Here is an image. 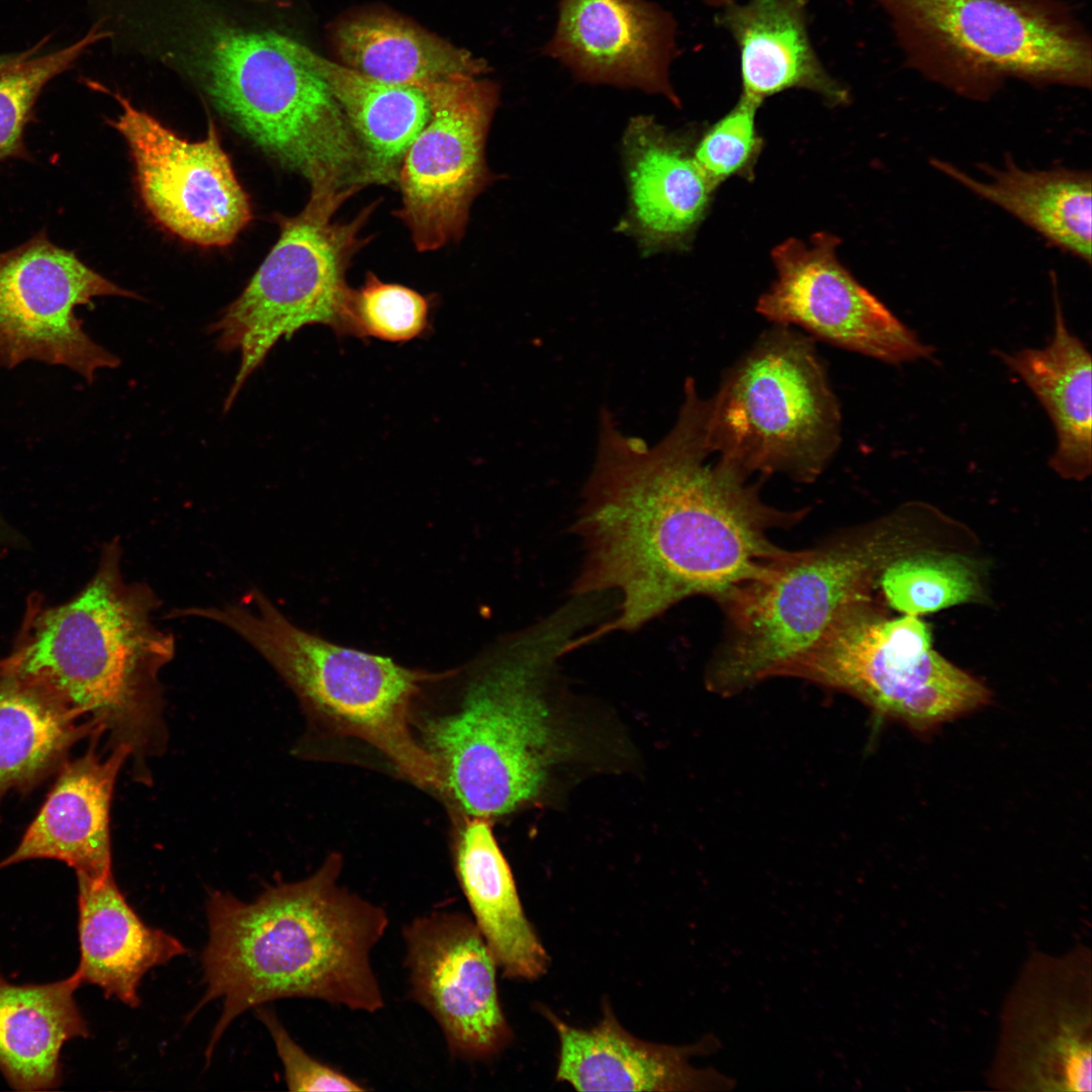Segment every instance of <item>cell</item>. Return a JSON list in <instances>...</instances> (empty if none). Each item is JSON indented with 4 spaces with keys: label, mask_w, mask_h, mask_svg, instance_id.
<instances>
[{
    "label": "cell",
    "mask_w": 1092,
    "mask_h": 1092,
    "mask_svg": "<svg viewBox=\"0 0 1092 1092\" xmlns=\"http://www.w3.org/2000/svg\"><path fill=\"white\" fill-rule=\"evenodd\" d=\"M671 430L655 445L621 432L600 413L595 463L574 524L583 559L572 595L611 594L616 615L597 627L636 631L693 596L722 603L792 551L769 532L803 512L761 500L758 486L712 454L706 398L693 379Z\"/></svg>",
    "instance_id": "cell-1"
},
{
    "label": "cell",
    "mask_w": 1092,
    "mask_h": 1092,
    "mask_svg": "<svg viewBox=\"0 0 1092 1092\" xmlns=\"http://www.w3.org/2000/svg\"><path fill=\"white\" fill-rule=\"evenodd\" d=\"M593 624L590 609L571 599L457 668L461 689L446 708L414 710L442 796L462 816L492 820L533 803L569 755L551 696L555 668Z\"/></svg>",
    "instance_id": "cell-2"
},
{
    "label": "cell",
    "mask_w": 1092,
    "mask_h": 1092,
    "mask_svg": "<svg viewBox=\"0 0 1092 1092\" xmlns=\"http://www.w3.org/2000/svg\"><path fill=\"white\" fill-rule=\"evenodd\" d=\"M343 859L331 853L310 876L267 887L253 902L211 892L202 953L205 993L195 1008L222 1000L206 1058L240 1014L278 999L306 998L375 1013L384 996L373 948L386 911L339 884Z\"/></svg>",
    "instance_id": "cell-3"
},
{
    "label": "cell",
    "mask_w": 1092,
    "mask_h": 1092,
    "mask_svg": "<svg viewBox=\"0 0 1092 1092\" xmlns=\"http://www.w3.org/2000/svg\"><path fill=\"white\" fill-rule=\"evenodd\" d=\"M117 539L69 602L32 614L14 651L0 662L129 750L133 777L148 783V760L168 743L160 672L175 655L173 635L152 614L160 606L145 582H127Z\"/></svg>",
    "instance_id": "cell-4"
},
{
    "label": "cell",
    "mask_w": 1092,
    "mask_h": 1092,
    "mask_svg": "<svg viewBox=\"0 0 1092 1092\" xmlns=\"http://www.w3.org/2000/svg\"><path fill=\"white\" fill-rule=\"evenodd\" d=\"M247 603L179 609L217 622L254 647L294 693L310 726L381 753L398 774L442 796L437 763L413 730L417 701L444 671L403 666L380 654L331 642L288 620L260 590Z\"/></svg>",
    "instance_id": "cell-5"
},
{
    "label": "cell",
    "mask_w": 1092,
    "mask_h": 1092,
    "mask_svg": "<svg viewBox=\"0 0 1092 1092\" xmlns=\"http://www.w3.org/2000/svg\"><path fill=\"white\" fill-rule=\"evenodd\" d=\"M906 61L970 98L1005 79L1090 88L1091 41L1058 0H874Z\"/></svg>",
    "instance_id": "cell-6"
},
{
    "label": "cell",
    "mask_w": 1092,
    "mask_h": 1092,
    "mask_svg": "<svg viewBox=\"0 0 1092 1092\" xmlns=\"http://www.w3.org/2000/svg\"><path fill=\"white\" fill-rule=\"evenodd\" d=\"M706 439L747 478L815 480L840 444L841 415L811 339L783 325L763 333L707 398Z\"/></svg>",
    "instance_id": "cell-7"
},
{
    "label": "cell",
    "mask_w": 1092,
    "mask_h": 1092,
    "mask_svg": "<svg viewBox=\"0 0 1092 1092\" xmlns=\"http://www.w3.org/2000/svg\"><path fill=\"white\" fill-rule=\"evenodd\" d=\"M889 542L883 530L839 534L813 549L793 551L720 603L727 632L708 669V688L727 696L777 676L841 612L869 601Z\"/></svg>",
    "instance_id": "cell-8"
},
{
    "label": "cell",
    "mask_w": 1092,
    "mask_h": 1092,
    "mask_svg": "<svg viewBox=\"0 0 1092 1092\" xmlns=\"http://www.w3.org/2000/svg\"><path fill=\"white\" fill-rule=\"evenodd\" d=\"M354 194L310 192L299 213L282 219L277 242L248 285L209 327L219 350L240 356L224 411L282 338L316 324L352 335L354 289L347 271L367 242L361 233L378 204L370 203L349 221L335 220Z\"/></svg>",
    "instance_id": "cell-9"
},
{
    "label": "cell",
    "mask_w": 1092,
    "mask_h": 1092,
    "mask_svg": "<svg viewBox=\"0 0 1092 1092\" xmlns=\"http://www.w3.org/2000/svg\"><path fill=\"white\" fill-rule=\"evenodd\" d=\"M778 676L806 679L852 696L882 718L917 732L985 706L990 692L931 647L917 616L886 620L869 601L841 612Z\"/></svg>",
    "instance_id": "cell-10"
},
{
    "label": "cell",
    "mask_w": 1092,
    "mask_h": 1092,
    "mask_svg": "<svg viewBox=\"0 0 1092 1092\" xmlns=\"http://www.w3.org/2000/svg\"><path fill=\"white\" fill-rule=\"evenodd\" d=\"M1091 951L1037 952L1005 1000L990 1083L1005 1091L1092 1089Z\"/></svg>",
    "instance_id": "cell-11"
},
{
    "label": "cell",
    "mask_w": 1092,
    "mask_h": 1092,
    "mask_svg": "<svg viewBox=\"0 0 1092 1092\" xmlns=\"http://www.w3.org/2000/svg\"><path fill=\"white\" fill-rule=\"evenodd\" d=\"M422 89L430 117L402 159L401 205L394 214L416 249L428 252L462 239L473 201L497 179L485 149L499 88L487 79L463 77Z\"/></svg>",
    "instance_id": "cell-12"
},
{
    "label": "cell",
    "mask_w": 1092,
    "mask_h": 1092,
    "mask_svg": "<svg viewBox=\"0 0 1092 1092\" xmlns=\"http://www.w3.org/2000/svg\"><path fill=\"white\" fill-rule=\"evenodd\" d=\"M100 296L138 297L54 244L46 230L0 253V366L62 365L88 382L98 370L118 366L75 312Z\"/></svg>",
    "instance_id": "cell-13"
},
{
    "label": "cell",
    "mask_w": 1092,
    "mask_h": 1092,
    "mask_svg": "<svg viewBox=\"0 0 1092 1092\" xmlns=\"http://www.w3.org/2000/svg\"><path fill=\"white\" fill-rule=\"evenodd\" d=\"M109 121L125 140L142 199L155 219L203 247L231 244L252 218L249 197L223 151L212 120L205 139L189 142L120 93Z\"/></svg>",
    "instance_id": "cell-14"
},
{
    "label": "cell",
    "mask_w": 1092,
    "mask_h": 1092,
    "mask_svg": "<svg viewBox=\"0 0 1092 1092\" xmlns=\"http://www.w3.org/2000/svg\"><path fill=\"white\" fill-rule=\"evenodd\" d=\"M839 245L827 232L814 234L810 243L790 238L778 245L771 252L777 277L758 298V313L886 363L931 357L933 349L842 265Z\"/></svg>",
    "instance_id": "cell-15"
},
{
    "label": "cell",
    "mask_w": 1092,
    "mask_h": 1092,
    "mask_svg": "<svg viewBox=\"0 0 1092 1092\" xmlns=\"http://www.w3.org/2000/svg\"><path fill=\"white\" fill-rule=\"evenodd\" d=\"M410 995L437 1022L455 1060H487L511 1041L496 962L473 919L451 910L415 917L401 930Z\"/></svg>",
    "instance_id": "cell-16"
},
{
    "label": "cell",
    "mask_w": 1092,
    "mask_h": 1092,
    "mask_svg": "<svg viewBox=\"0 0 1092 1092\" xmlns=\"http://www.w3.org/2000/svg\"><path fill=\"white\" fill-rule=\"evenodd\" d=\"M675 27L672 15L648 0H558L542 53L580 82L642 90L679 107L669 77Z\"/></svg>",
    "instance_id": "cell-17"
},
{
    "label": "cell",
    "mask_w": 1092,
    "mask_h": 1092,
    "mask_svg": "<svg viewBox=\"0 0 1092 1092\" xmlns=\"http://www.w3.org/2000/svg\"><path fill=\"white\" fill-rule=\"evenodd\" d=\"M696 140L650 115L632 117L625 128L628 207L617 231L645 256L688 250L707 215L718 186L695 159Z\"/></svg>",
    "instance_id": "cell-18"
},
{
    "label": "cell",
    "mask_w": 1092,
    "mask_h": 1092,
    "mask_svg": "<svg viewBox=\"0 0 1092 1092\" xmlns=\"http://www.w3.org/2000/svg\"><path fill=\"white\" fill-rule=\"evenodd\" d=\"M559 1039L556 1079L580 1091H727L736 1081L715 1068H696L690 1059L721 1048L706 1034L697 1042L670 1045L644 1041L626 1031L611 1006L590 1028L564 1022L541 1008Z\"/></svg>",
    "instance_id": "cell-19"
},
{
    "label": "cell",
    "mask_w": 1092,
    "mask_h": 1092,
    "mask_svg": "<svg viewBox=\"0 0 1092 1092\" xmlns=\"http://www.w3.org/2000/svg\"><path fill=\"white\" fill-rule=\"evenodd\" d=\"M99 736L80 757L61 765L58 779L15 850L0 870L23 860L53 858L77 875L101 879L111 870L109 812L117 776L129 759L126 747L96 752Z\"/></svg>",
    "instance_id": "cell-20"
},
{
    "label": "cell",
    "mask_w": 1092,
    "mask_h": 1092,
    "mask_svg": "<svg viewBox=\"0 0 1092 1092\" xmlns=\"http://www.w3.org/2000/svg\"><path fill=\"white\" fill-rule=\"evenodd\" d=\"M806 5V0H736L721 8L717 22L739 52L741 95L761 104L783 91L805 89L832 106L849 102L847 88L815 52Z\"/></svg>",
    "instance_id": "cell-21"
},
{
    "label": "cell",
    "mask_w": 1092,
    "mask_h": 1092,
    "mask_svg": "<svg viewBox=\"0 0 1092 1092\" xmlns=\"http://www.w3.org/2000/svg\"><path fill=\"white\" fill-rule=\"evenodd\" d=\"M78 879L81 984L99 987L129 1007L140 1004L139 987L151 969L187 952L164 930L147 925L126 902L113 875Z\"/></svg>",
    "instance_id": "cell-22"
},
{
    "label": "cell",
    "mask_w": 1092,
    "mask_h": 1092,
    "mask_svg": "<svg viewBox=\"0 0 1092 1092\" xmlns=\"http://www.w3.org/2000/svg\"><path fill=\"white\" fill-rule=\"evenodd\" d=\"M490 819L461 817L453 847L457 881L472 919L506 978L535 980L549 957L528 920Z\"/></svg>",
    "instance_id": "cell-23"
},
{
    "label": "cell",
    "mask_w": 1092,
    "mask_h": 1092,
    "mask_svg": "<svg viewBox=\"0 0 1092 1092\" xmlns=\"http://www.w3.org/2000/svg\"><path fill=\"white\" fill-rule=\"evenodd\" d=\"M80 985L75 973L24 985L0 973V1072L14 1090L46 1091L61 1083L63 1045L90 1034L74 997Z\"/></svg>",
    "instance_id": "cell-24"
},
{
    "label": "cell",
    "mask_w": 1092,
    "mask_h": 1092,
    "mask_svg": "<svg viewBox=\"0 0 1092 1092\" xmlns=\"http://www.w3.org/2000/svg\"><path fill=\"white\" fill-rule=\"evenodd\" d=\"M931 165L981 198L1006 210L1051 244L1091 261L1092 184L1089 172L1025 170L1011 159L1000 167L984 166L978 180L950 163Z\"/></svg>",
    "instance_id": "cell-25"
},
{
    "label": "cell",
    "mask_w": 1092,
    "mask_h": 1092,
    "mask_svg": "<svg viewBox=\"0 0 1092 1092\" xmlns=\"http://www.w3.org/2000/svg\"><path fill=\"white\" fill-rule=\"evenodd\" d=\"M1004 363L1034 393L1057 434L1050 460L1061 476L1081 480L1091 472L1092 404L1091 356L1084 343L1067 328L1055 295V333L1041 349L1001 354Z\"/></svg>",
    "instance_id": "cell-26"
},
{
    "label": "cell",
    "mask_w": 1092,
    "mask_h": 1092,
    "mask_svg": "<svg viewBox=\"0 0 1092 1092\" xmlns=\"http://www.w3.org/2000/svg\"><path fill=\"white\" fill-rule=\"evenodd\" d=\"M303 54L327 83L361 143L374 184L397 183L402 159L430 117L424 89L378 81L323 58L306 46Z\"/></svg>",
    "instance_id": "cell-27"
},
{
    "label": "cell",
    "mask_w": 1092,
    "mask_h": 1092,
    "mask_svg": "<svg viewBox=\"0 0 1092 1092\" xmlns=\"http://www.w3.org/2000/svg\"><path fill=\"white\" fill-rule=\"evenodd\" d=\"M335 39L343 65L385 83L425 88L488 71L486 62L470 52L388 15L350 19Z\"/></svg>",
    "instance_id": "cell-28"
},
{
    "label": "cell",
    "mask_w": 1092,
    "mask_h": 1092,
    "mask_svg": "<svg viewBox=\"0 0 1092 1092\" xmlns=\"http://www.w3.org/2000/svg\"><path fill=\"white\" fill-rule=\"evenodd\" d=\"M40 688L0 674V793L24 790L61 767L70 748L86 736H101Z\"/></svg>",
    "instance_id": "cell-29"
},
{
    "label": "cell",
    "mask_w": 1092,
    "mask_h": 1092,
    "mask_svg": "<svg viewBox=\"0 0 1092 1092\" xmlns=\"http://www.w3.org/2000/svg\"><path fill=\"white\" fill-rule=\"evenodd\" d=\"M881 583L889 604L919 616L980 599L977 566L968 558L925 553L900 558L884 568Z\"/></svg>",
    "instance_id": "cell-30"
},
{
    "label": "cell",
    "mask_w": 1092,
    "mask_h": 1092,
    "mask_svg": "<svg viewBox=\"0 0 1092 1092\" xmlns=\"http://www.w3.org/2000/svg\"><path fill=\"white\" fill-rule=\"evenodd\" d=\"M109 36L99 22L74 43L40 57L33 55L0 73V163L31 160L24 131L34 119V106L43 88L70 69L88 48Z\"/></svg>",
    "instance_id": "cell-31"
},
{
    "label": "cell",
    "mask_w": 1092,
    "mask_h": 1092,
    "mask_svg": "<svg viewBox=\"0 0 1092 1092\" xmlns=\"http://www.w3.org/2000/svg\"><path fill=\"white\" fill-rule=\"evenodd\" d=\"M429 310L428 298L416 290L368 272L364 284L353 291L352 335L406 342L427 331Z\"/></svg>",
    "instance_id": "cell-32"
},
{
    "label": "cell",
    "mask_w": 1092,
    "mask_h": 1092,
    "mask_svg": "<svg viewBox=\"0 0 1092 1092\" xmlns=\"http://www.w3.org/2000/svg\"><path fill=\"white\" fill-rule=\"evenodd\" d=\"M760 105L741 95L724 116L696 140L695 159L717 186L734 176L753 178L762 149L755 124Z\"/></svg>",
    "instance_id": "cell-33"
},
{
    "label": "cell",
    "mask_w": 1092,
    "mask_h": 1092,
    "mask_svg": "<svg viewBox=\"0 0 1092 1092\" xmlns=\"http://www.w3.org/2000/svg\"><path fill=\"white\" fill-rule=\"evenodd\" d=\"M257 1015L274 1041L283 1066L288 1090L294 1092L367 1090L341 1071L309 1056L292 1039L272 1010L259 1008Z\"/></svg>",
    "instance_id": "cell-34"
},
{
    "label": "cell",
    "mask_w": 1092,
    "mask_h": 1092,
    "mask_svg": "<svg viewBox=\"0 0 1092 1092\" xmlns=\"http://www.w3.org/2000/svg\"><path fill=\"white\" fill-rule=\"evenodd\" d=\"M42 43L43 41H40L37 46L25 52L0 55V73L10 68L11 66L33 56L39 50V48L42 47Z\"/></svg>",
    "instance_id": "cell-35"
},
{
    "label": "cell",
    "mask_w": 1092,
    "mask_h": 1092,
    "mask_svg": "<svg viewBox=\"0 0 1092 1092\" xmlns=\"http://www.w3.org/2000/svg\"><path fill=\"white\" fill-rule=\"evenodd\" d=\"M703 1L705 3H707L708 5H710V6H714V7H717V8L721 9V8L725 7L726 5L732 3V2H734L736 0H703Z\"/></svg>",
    "instance_id": "cell-36"
}]
</instances>
